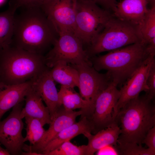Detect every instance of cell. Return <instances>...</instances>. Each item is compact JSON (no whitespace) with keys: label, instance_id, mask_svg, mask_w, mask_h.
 I'll return each instance as SVG.
<instances>
[{"label":"cell","instance_id":"27","mask_svg":"<svg viewBox=\"0 0 155 155\" xmlns=\"http://www.w3.org/2000/svg\"><path fill=\"white\" fill-rule=\"evenodd\" d=\"M146 84L148 89L146 94L148 98L153 101L155 96V61L150 68Z\"/></svg>","mask_w":155,"mask_h":155},{"label":"cell","instance_id":"13","mask_svg":"<svg viewBox=\"0 0 155 155\" xmlns=\"http://www.w3.org/2000/svg\"><path fill=\"white\" fill-rule=\"evenodd\" d=\"M82 113L78 111H68L61 107L51 119L48 129L45 130L40 141L34 145L24 144L22 150L25 152H40L45 146L59 133L75 122L77 117Z\"/></svg>","mask_w":155,"mask_h":155},{"label":"cell","instance_id":"28","mask_svg":"<svg viewBox=\"0 0 155 155\" xmlns=\"http://www.w3.org/2000/svg\"><path fill=\"white\" fill-rule=\"evenodd\" d=\"M44 0H10L9 5L16 9L19 7L24 8L40 7Z\"/></svg>","mask_w":155,"mask_h":155},{"label":"cell","instance_id":"20","mask_svg":"<svg viewBox=\"0 0 155 155\" xmlns=\"http://www.w3.org/2000/svg\"><path fill=\"white\" fill-rule=\"evenodd\" d=\"M73 89L61 86L58 92L60 105L68 111L80 108L82 111L81 118L86 117L89 119L93 113V108Z\"/></svg>","mask_w":155,"mask_h":155},{"label":"cell","instance_id":"10","mask_svg":"<svg viewBox=\"0 0 155 155\" xmlns=\"http://www.w3.org/2000/svg\"><path fill=\"white\" fill-rule=\"evenodd\" d=\"M23 102L14 106L8 116L0 121V143L12 155L21 154L24 144V123L20 117Z\"/></svg>","mask_w":155,"mask_h":155},{"label":"cell","instance_id":"26","mask_svg":"<svg viewBox=\"0 0 155 155\" xmlns=\"http://www.w3.org/2000/svg\"><path fill=\"white\" fill-rule=\"evenodd\" d=\"M118 155H154L155 151L143 147L142 145L128 144L114 147Z\"/></svg>","mask_w":155,"mask_h":155},{"label":"cell","instance_id":"17","mask_svg":"<svg viewBox=\"0 0 155 155\" xmlns=\"http://www.w3.org/2000/svg\"><path fill=\"white\" fill-rule=\"evenodd\" d=\"M24 100L25 106L22 108L20 114L21 119L28 117L39 119L44 125L51 123V119L49 110L44 106L41 98L32 85L25 96Z\"/></svg>","mask_w":155,"mask_h":155},{"label":"cell","instance_id":"14","mask_svg":"<svg viewBox=\"0 0 155 155\" xmlns=\"http://www.w3.org/2000/svg\"><path fill=\"white\" fill-rule=\"evenodd\" d=\"M49 68H47L37 77L33 79L32 86L45 103L51 119L62 106L60 104L58 92Z\"/></svg>","mask_w":155,"mask_h":155},{"label":"cell","instance_id":"24","mask_svg":"<svg viewBox=\"0 0 155 155\" xmlns=\"http://www.w3.org/2000/svg\"><path fill=\"white\" fill-rule=\"evenodd\" d=\"M26 126V135L24 141H28L30 145H34L41 140L45 130L42 123L37 119L26 117H25Z\"/></svg>","mask_w":155,"mask_h":155},{"label":"cell","instance_id":"2","mask_svg":"<svg viewBox=\"0 0 155 155\" xmlns=\"http://www.w3.org/2000/svg\"><path fill=\"white\" fill-rule=\"evenodd\" d=\"M115 123L121 133L117 145H142L148 131L155 126V106L146 94L128 102L118 113Z\"/></svg>","mask_w":155,"mask_h":155},{"label":"cell","instance_id":"30","mask_svg":"<svg viewBox=\"0 0 155 155\" xmlns=\"http://www.w3.org/2000/svg\"><path fill=\"white\" fill-rule=\"evenodd\" d=\"M98 5L102 7L103 9L108 11H113L117 3L116 0H90Z\"/></svg>","mask_w":155,"mask_h":155},{"label":"cell","instance_id":"1","mask_svg":"<svg viewBox=\"0 0 155 155\" xmlns=\"http://www.w3.org/2000/svg\"><path fill=\"white\" fill-rule=\"evenodd\" d=\"M24 9L18 15H15L11 44L43 55L53 46L58 33L40 7Z\"/></svg>","mask_w":155,"mask_h":155},{"label":"cell","instance_id":"8","mask_svg":"<svg viewBox=\"0 0 155 155\" xmlns=\"http://www.w3.org/2000/svg\"><path fill=\"white\" fill-rule=\"evenodd\" d=\"M117 85L112 82L97 96L93 113L89 119L93 127V133L115 124V109L120 96Z\"/></svg>","mask_w":155,"mask_h":155},{"label":"cell","instance_id":"7","mask_svg":"<svg viewBox=\"0 0 155 155\" xmlns=\"http://www.w3.org/2000/svg\"><path fill=\"white\" fill-rule=\"evenodd\" d=\"M83 46L81 41L73 32L59 33L53 48L44 56L46 65L51 68L60 61L72 65L84 62L90 63Z\"/></svg>","mask_w":155,"mask_h":155},{"label":"cell","instance_id":"11","mask_svg":"<svg viewBox=\"0 0 155 155\" xmlns=\"http://www.w3.org/2000/svg\"><path fill=\"white\" fill-rule=\"evenodd\" d=\"M77 0H44L40 7L58 34L73 32Z\"/></svg>","mask_w":155,"mask_h":155},{"label":"cell","instance_id":"35","mask_svg":"<svg viewBox=\"0 0 155 155\" xmlns=\"http://www.w3.org/2000/svg\"><path fill=\"white\" fill-rule=\"evenodd\" d=\"M147 0V1H148V0Z\"/></svg>","mask_w":155,"mask_h":155},{"label":"cell","instance_id":"31","mask_svg":"<svg viewBox=\"0 0 155 155\" xmlns=\"http://www.w3.org/2000/svg\"><path fill=\"white\" fill-rule=\"evenodd\" d=\"M97 152V155H118L114 147L111 146H105Z\"/></svg>","mask_w":155,"mask_h":155},{"label":"cell","instance_id":"25","mask_svg":"<svg viewBox=\"0 0 155 155\" xmlns=\"http://www.w3.org/2000/svg\"><path fill=\"white\" fill-rule=\"evenodd\" d=\"M86 145L77 146L70 141H66L44 155H86Z\"/></svg>","mask_w":155,"mask_h":155},{"label":"cell","instance_id":"33","mask_svg":"<svg viewBox=\"0 0 155 155\" xmlns=\"http://www.w3.org/2000/svg\"><path fill=\"white\" fill-rule=\"evenodd\" d=\"M7 86H6L0 81V90L5 88Z\"/></svg>","mask_w":155,"mask_h":155},{"label":"cell","instance_id":"34","mask_svg":"<svg viewBox=\"0 0 155 155\" xmlns=\"http://www.w3.org/2000/svg\"><path fill=\"white\" fill-rule=\"evenodd\" d=\"M4 1V0H0V4L2 3L3 1Z\"/></svg>","mask_w":155,"mask_h":155},{"label":"cell","instance_id":"32","mask_svg":"<svg viewBox=\"0 0 155 155\" xmlns=\"http://www.w3.org/2000/svg\"><path fill=\"white\" fill-rule=\"evenodd\" d=\"M1 144L0 143V155H11L7 149H5L1 146Z\"/></svg>","mask_w":155,"mask_h":155},{"label":"cell","instance_id":"21","mask_svg":"<svg viewBox=\"0 0 155 155\" xmlns=\"http://www.w3.org/2000/svg\"><path fill=\"white\" fill-rule=\"evenodd\" d=\"M50 72L54 81L61 86L72 88L78 87V71L67 63L62 61L57 62L50 69Z\"/></svg>","mask_w":155,"mask_h":155},{"label":"cell","instance_id":"5","mask_svg":"<svg viewBox=\"0 0 155 155\" xmlns=\"http://www.w3.org/2000/svg\"><path fill=\"white\" fill-rule=\"evenodd\" d=\"M141 42L138 26L113 16L86 51L90 58L97 54L111 51Z\"/></svg>","mask_w":155,"mask_h":155},{"label":"cell","instance_id":"23","mask_svg":"<svg viewBox=\"0 0 155 155\" xmlns=\"http://www.w3.org/2000/svg\"><path fill=\"white\" fill-rule=\"evenodd\" d=\"M16 10L9 5L7 10L0 13V50L11 43Z\"/></svg>","mask_w":155,"mask_h":155},{"label":"cell","instance_id":"29","mask_svg":"<svg viewBox=\"0 0 155 155\" xmlns=\"http://www.w3.org/2000/svg\"><path fill=\"white\" fill-rule=\"evenodd\" d=\"M142 144H145L148 148L155 151V126L148 131Z\"/></svg>","mask_w":155,"mask_h":155},{"label":"cell","instance_id":"12","mask_svg":"<svg viewBox=\"0 0 155 155\" xmlns=\"http://www.w3.org/2000/svg\"><path fill=\"white\" fill-rule=\"evenodd\" d=\"M154 56V54L150 55L119 90L120 96L115 109L116 116L128 102L139 96L142 92L148 91L147 80L151 67L155 61Z\"/></svg>","mask_w":155,"mask_h":155},{"label":"cell","instance_id":"6","mask_svg":"<svg viewBox=\"0 0 155 155\" xmlns=\"http://www.w3.org/2000/svg\"><path fill=\"white\" fill-rule=\"evenodd\" d=\"M113 16L90 0H77L74 33L83 45L88 47Z\"/></svg>","mask_w":155,"mask_h":155},{"label":"cell","instance_id":"9","mask_svg":"<svg viewBox=\"0 0 155 155\" xmlns=\"http://www.w3.org/2000/svg\"><path fill=\"white\" fill-rule=\"evenodd\" d=\"M71 65L78 71V87L80 95L94 109L97 96L112 81L107 73L104 74L98 73L90 62H84L78 65Z\"/></svg>","mask_w":155,"mask_h":155},{"label":"cell","instance_id":"19","mask_svg":"<svg viewBox=\"0 0 155 155\" xmlns=\"http://www.w3.org/2000/svg\"><path fill=\"white\" fill-rule=\"evenodd\" d=\"M120 133L119 128L115 124L100 130L94 135L88 134L86 137L88 140L86 155H93L99 150L106 146H116Z\"/></svg>","mask_w":155,"mask_h":155},{"label":"cell","instance_id":"15","mask_svg":"<svg viewBox=\"0 0 155 155\" xmlns=\"http://www.w3.org/2000/svg\"><path fill=\"white\" fill-rule=\"evenodd\" d=\"M147 0H123L117 3L113 16L121 20L138 26L148 9Z\"/></svg>","mask_w":155,"mask_h":155},{"label":"cell","instance_id":"3","mask_svg":"<svg viewBox=\"0 0 155 155\" xmlns=\"http://www.w3.org/2000/svg\"><path fill=\"white\" fill-rule=\"evenodd\" d=\"M47 68L44 55L11 44L0 50V81L6 86L34 79Z\"/></svg>","mask_w":155,"mask_h":155},{"label":"cell","instance_id":"22","mask_svg":"<svg viewBox=\"0 0 155 155\" xmlns=\"http://www.w3.org/2000/svg\"><path fill=\"white\" fill-rule=\"evenodd\" d=\"M138 28L141 42L150 53L155 54V6L148 9Z\"/></svg>","mask_w":155,"mask_h":155},{"label":"cell","instance_id":"4","mask_svg":"<svg viewBox=\"0 0 155 155\" xmlns=\"http://www.w3.org/2000/svg\"><path fill=\"white\" fill-rule=\"evenodd\" d=\"M151 54L147 46L139 42L94 56L89 60L97 71L107 70L112 82L118 86L126 81Z\"/></svg>","mask_w":155,"mask_h":155},{"label":"cell","instance_id":"18","mask_svg":"<svg viewBox=\"0 0 155 155\" xmlns=\"http://www.w3.org/2000/svg\"><path fill=\"white\" fill-rule=\"evenodd\" d=\"M32 83L33 79L22 84L7 86L0 90V121L6 112L24 100Z\"/></svg>","mask_w":155,"mask_h":155},{"label":"cell","instance_id":"16","mask_svg":"<svg viewBox=\"0 0 155 155\" xmlns=\"http://www.w3.org/2000/svg\"><path fill=\"white\" fill-rule=\"evenodd\" d=\"M93 127L90 121L86 117L80 118L78 122H75L63 130L50 141L40 152V155L52 151L63 142L81 134L86 137L91 133Z\"/></svg>","mask_w":155,"mask_h":155}]
</instances>
